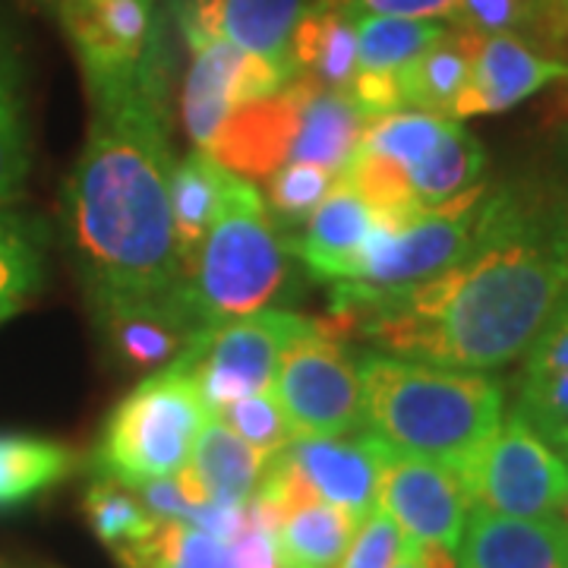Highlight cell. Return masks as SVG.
Instances as JSON below:
<instances>
[{
	"label": "cell",
	"mask_w": 568,
	"mask_h": 568,
	"mask_svg": "<svg viewBox=\"0 0 568 568\" xmlns=\"http://www.w3.org/2000/svg\"><path fill=\"white\" fill-rule=\"evenodd\" d=\"M566 291L568 205L547 190L493 186L484 227L458 263L395 291L332 282L323 320L395 357L493 373L534 345Z\"/></svg>",
	"instance_id": "1"
},
{
	"label": "cell",
	"mask_w": 568,
	"mask_h": 568,
	"mask_svg": "<svg viewBox=\"0 0 568 568\" xmlns=\"http://www.w3.org/2000/svg\"><path fill=\"white\" fill-rule=\"evenodd\" d=\"M168 54L92 95V121L61 193L67 253L89 304L168 294L181 260L171 222Z\"/></svg>",
	"instance_id": "2"
},
{
	"label": "cell",
	"mask_w": 568,
	"mask_h": 568,
	"mask_svg": "<svg viewBox=\"0 0 568 568\" xmlns=\"http://www.w3.org/2000/svg\"><path fill=\"white\" fill-rule=\"evenodd\" d=\"M364 424L402 455L465 470L506 417V386L489 373L407 361L386 351L357 357Z\"/></svg>",
	"instance_id": "3"
},
{
	"label": "cell",
	"mask_w": 568,
	"mask_h": 568,
	"mask_svg": "<svg viewBox=\"0 0 568 568\" xmlns=\"http://www.w3.org/2000/svg\"><path fill=\"white\" fill-rule=\"evenodd\" d=\"M294 263L256 183L234 178L222 212L181 263L174 297L196 328L275 310L294 294Z\"/></svg>",
	"instance_id": "4"
},
{
	"label": "cell",
	"mask_w": 568,
	"mask_h": 568,
	"mask_svg": "<svg viewBox=\"0 0 568 568\" xmlns=\"http://www.w3.org/2000/svg\"><path fill=\"white\" fill-rule=\"evenodd\" d=\"M209 417L196 383L164 366L111 407L92 452V470L123 487L178 477Z\"/></svg>",
	"instance_id": "5"
},
{
	"label": "cell",
	"mask_w": 568,
	"mask_h": 568,
	"mask_svg": "<svg viewBox=\"0 0 568 568\" xmlns=\"http://www.w3.org/2000/svg\"><path fill=\"white\" fill-rule=\"evenodd\" d=\"M272 395L294 429V439L364 429L361 364L325 320H310L284 347L272 376Z\"/></svg>",
	"instance_id": "6"
},
{
	"label": "cell",
	"mask_w": 568,
	"mask_h": 568,
	"mask_svg": "<svg viewBox=\"0 0 568 568\" xmlns=\"http://www.w3.org/2000/svg\"><path fill=\"white\" fill-rule=\"evenodd\" d=\"M306 325V316L278 306L227 323L205 325L178 354V361L168 366L186 373L200 388L209 414H215L219 407L244 395L272 388L282 351Z\"/></svg>",
	"instance_id": "7"
},
{
	"label": "cell",
	"mask_w": 568,
	"mask_h": 568,
	"mask_svg": "<svg viewBox=\"0 0 568 568\" xmlns=\"http://www.w3.org/2000/svg\"><path fill=\"white\" fill-rule=\"evenodd\" d=\"M493 186L477 183L462 196L443 205L424 209L405 227H386L376 222V231L366 244V253L351 282L373 291H395L420 284L465 256L477 241L487 219Z\"/></svg>",
	"instance_id": "8"
},
{
	"label": "cell",
	"mask_w": 568,
	"mask_h": 568,
	"mask_svg": "<svg viewBox=\"0 0 568 568\" xmlns=\"http://www.w3.org/2000/svg\"><path fill=\"white\" fill-rule=\"evenodd\" d=\"M470 503L499 515L544 518L562 511L568 499V465L534 429L525 414L511 410L470 465L462 470Z\"/></svg>",
	"instance_id": "9"
},
{
	"label": "cell",
	"mask_w": 568,
	"mask_h": 568,
	"mask_svg": "<svg viewBox=\"0 0 568 568\" xmlns=\"http://www.w3.org/2000/svg\"><path fill=\"white\" fill-rule=\"evenodd\" d=\"M51 7L77 54L89 99L133 82L168 54L155 0H54Z\"/></svg>",
	"instance_id": "10"
},
{
	"label": "cell",
	"mask_w": 568,
	"mask_h": 568,
	"mask_svg": "<svg viewBox=\"0 0 568 568\" xmlns=\"http://www.w3.org/2000/svg\"><path fill=\"white\" fill-rule=\"evenodd\" d=\"M181 32L190 44V70L181 95L183 126L200 149L215 140L219 126L237 108L268 99L294 80L291 70L263 61L231 41L205 36L193 22L181 20Z\"/></svg>",
	"instance_id": "11"
},
{
	"label": "cell",
	"mask_w": 568,
	"mask_h": 568,
	"mask_svg": "<svg viewBox=\"0 0 568 568\" xmlns=\"http://www.w3.org/2000/svg\"><path fill=\"white\" fill-rule=\"evenodd\" d=\"M376 506L402 528L405 544L458 552L474 503L458 470L392 448L379 470Z\"/></svg>",
	"instance_id": "12"
},
{
	"label": "cell",
	"mask_w": 568,
	"mask_h": 568,
	"mask_svg": "<svg viewBox=\"0 0 568 568\" xmlns=\"http://www.w3.org/2000/svg\"><path fill=\"white\" fill-rule=\"evenodd\" d=\"M386 439L373 429H357V436H316V439H291L282 455L287 465L304 477L320 503L347 508L364 521L376 508L379 470L388 458Z\"/></svg>",
	"instance_id": "13"
},
{
	"label": "cell",
	"mask_w": 568,
	"mask_h": 568,
	"mask_svg": "<svg viewBox=\"0 0 568 568\" xmlns=\"http://www.w3.org/2000/svg\"><path fill=\"white\" fill-rule=\"evenodd\" d=\"M92 306V323L123 369H162L174 364L200 332L174 291L149 297H118Z\"/></svg>",
	"instance_id": "14"
},
{
	"label": "cell",
	"mask_w": 568,
	"mask_h": 568,
	"mask_svg": "<svg viewBox=\"0 0 568 568\" xmlns=\"http://www.w3.org/2000/svg\"><path fill=\"white\" fill-rule=\"evenodd\" d=\"M556 82H568V61L540 54L521 36H480L455 121L503 114Z\"/></svg>",
	"instance_id": "15"
},
{
	"label": "cell",
	"mask_w": 568,
	"mask_h": 568,
	"mask_svg": "<svg viewBox=\"0 0 568 568\" xmlns=\"http://www.w3.org/2000/svg\"><path fill=\"white\" fill-rule=\"evenodd\" d=\"M373 231H376V212L345 178H338L325 203L310 215V222L284 237L291 256L313 278L342 282V278H354Z\"/></svg>",
	"instance_id": "16"
},
{
	"label": "cell",
	"mask_w": 568,
	"mask_h": 568,
	"mask_svg": "<svg viewBox=\"0 0 568 568\" xmlns=\"http://www.w3.org/2000/svg\"><path fill=\"white\" fill-rule=\"evenodd\" d=\"M294 80L268 99L237 108L219 126L215 140L205 145V152L244 181H268L291 159V142L297 130Z\"/></svg>",
	"instance_id": "17"
},
{
	"label": "cell",
	"mask_w": 568,
	"mask_h": 568,
	"mask_svg": "<svg viewBox=\"0 0 568 568\" xmlns=\"http://www.w3.org/2000/svg\"><path fill=\"white\" fill-rule=\"evenodd\" d=\"M462 568H568V525L556 515L521 518L474 506L458 544Z\"/></svg>",
	"instance_id": "18"
},
{
	"label": "cell",
	"mask_w": 568,
	"mask_h": 568,
	"mask_svg": "<svg viewBox=\"0 0 568 568\" xmlns=\"http://www.w3.org/2000/svg\"><path fill=\"white\" fill-rule=\"evenodd\" d=\"M310 3L313 0H186L181 20L297 77L291 61V39Z\"/></svg>",
	"instance_id": "19"
},
{
	"label": "cell",
	"mask_w": 568,
	"mask_h": 568,
	"mask_svg": "<svg viewBox=\"0 0 568 568\" xmlns=\"http://www.w3.org/2000/svg\"><path fill=\"white\" fill-rule=\"evenodd\" d=\"M515 410L552 448L568 443V291L525 351Z\"/></svg>",
	"instance_id": "20"
},
{
	"label": "cell",
	"mask_w": 568,
	"mask_h": 568,
	"mask_svg": "<svg viewBox=\"0 0 568 568\" xmlns=\"http://www.w3.org/2000/svg\"><path fill=\"white\" fill-rule=\"evenodd\" d=\"M265 465L268 455L244 443L219 417H209L193 446L190 465L178 474V484L190 503L246 506L263 480Z\"/></svg>",
	"instance_id": "21"
},
{
	"label": "cell",
	"mask_w": 568,
	"mask_h": 568,
	"mask_svg": "<svg viewBox=\"0 0 568 568\" xmlns=\"http://www.w3.org/2000/svg\"><path fill=\"white\" fill-rule=\"evenodd\" d=\"M294 89H297V130H294L287 164H320L342 178L369 123L347 92L325 89L306 77H297Z\"/></svg>",
	"instance_id": "22"
},
{
	"label": "cell",
	"mask_w": 568,
	"mask_h": 568,
	"mask_svg": "<svg viewBox=\"0 0 568 568\" xmlns=\"http://www.w3.org/2000/svg\"><path fill=\"white\" fill-rule=\"evenodd\" d=\"M357 20L345 0H313L291 39L297 77L347 92L357 73Z\"/></svg>",
	"instance_id": "23"
},
{
	"label": "cell",
	"mask_w": 568,
	"mask_h": 568,
	"mask_svg": "<svg viewBox=\"0 0 568 568\" xmlns=\"http://www.w3.org/2000/svg\"><path fill=\"white\" fill-rule=\"evenodd\" d=\"M51 224L29 209H0V323L20 316L48 278Z\"/></svg>",
	"instance_id": "24"
},
{
	"label": "cell",
	"mask_w": 568,
	"mask_h": 568,
	"mask_svg": "<svg viewBox=\"0 0 568 568\" xmlns=\"http://www.w3.org/2000/svg\"><path fill=\"white\" fill-rule=\"evenodd\" d=\"M477 41H480V36H470L465 29L448 26L443 39L436 41L433 48H426L417 61L407 63L405 70L398 73L402 77L405 108L455 121L458 99L465 95L467 80H470Z\"/></svg>",
	"instance_id": "25"
},
{
	"label": "cell",
	"mask_w": 568,
	"mask_h": 568,
	"mask_svg": "<svg viewBox=\"0 0 568 568\" xmlns=\"http://www.w3.org/2000/svg\"><path fill=\"white\" fill-rule=\"evenodd\" d=\"M234 171L219 164L205 149H196L174 162L171 171V222L178 241V260H186L222 212Z\"/></svg>",
	"instance_id": "26"
},
{
	"label": "cell",
	"mask_w": 568,
	"mask_h": 568,
	"mask_svg": "<svg viewBox=\"0 0 568 568\" xmlns=\"http://www.w3.org/2000/svg\"><path fill=\"white\" fill-rule=\"evenodd\" d=\"M77 470V452L48 436L0 433V511L20 508L63 484Z\"/></svg>",
	"instance_id": "27"
},
{
	"label": "cell",
	"mask_w": 568,
	"mask_h": 568,
	"mask_svg": "<svg viewBox=\"0 0 568 568\" xmlns=\"http://www.w3.org/2000/svg\"><path fill=\"white\" fill-rule=\"evenodd\" d=\"M361 528V518L347 508L313 503L297 508L275 530V552L282 568H335L347 544Z\"/></svg>",
	"instance_id": "28"
},
{
	"label": "cell",
	"mask_w": 568,
	"mask_h": 568,
	"mask_svg": "<svg viewBox=\"0 0 568 568\" xmlns=\"http://www.w3.org/2000/svg\"><path fill=\"white\" fill-rule=\"evenodd\" d=\"M484 168H487V149L458 121L424 162L407 171V186L414 203L420 209H433L477 186L484 178Z\"/></svg>",
	"instance_id": "29"
},
{
	"label": "cell",
	"mask_w": 568,
	"mask_h": 568,
	"mask_svg": "<svg viewBox=\"0 0 568 568\" xmlns=\"http://www.w3.org/2000/svg\"><path fill=\"white\" fill-rule=\"evenodd\" d=\"M29 121L22 95L20 54L10 32L0 26V209L10 205L29 178Z\"/></svg>",
	"instance_id": "30"
},
{
	"label": "cell",
	"mask_w": 568,
	"mask_h": 568,
	"mask_svg": "<svg viewBox=\"0 0 568 568\" xmlns=\"http://www.w3.org/2000/svg\"><path fill=\"white\" fill-rule=\"evenodd\" d=\"M121 568H234L231 547L183 521H159L136 544L114 549Z\"/></svg>",
	"instance_id": "31"
},
{
	"label": "cell",
	"mask_w": 568,
	"mask_h": 568,
	"mask_svg": "<svg viewBox=\"0 0 568 568\" xmlns=\"http://www.w3.org/2000/svg\"><path fill=\"white\" fill-rule=\"evenodd\" d=\"M448 22L410 17H361L357 20V70L402 73L426 48L443 39Z\"/></svg>",
	"instance_id": "32"
},
{
	"label": "cell",
	"mask_w": 568,
	"mask_h": 568,
	"mask_svg": "<svg viewBox=\"0 0 568 568\" xmlns=\"http://www.w3.org/2000/svg\"><path fill=\"white\" fill-rule=\"evenodd\" d=\"M458 121L439 118V114H426L414 108H402L388 118H379L366 126L364 140L357 145V152H364L376 162H386L398 171H410L424 162L426 155L446 140L448 130Z\"/></svg>",
	"instance_id": "33"
},
{
	"label": "cell",
	"mask_w": 568,
	"mask_h": 568,
	"mask_svg": "<svg viewBox=\"0 0 568 568\" xmlns=\"http://www.w3.org/2000/svg\"><path fill=\"white\" fill-rule=\"evenodd\" d=\"M82 508H85V518L95 530V537L111 549L136 544L159 528V518L145 508L136 489L123 487L118 480L99 477L85 493Z\"/></svg>",
	"instance_id": "34"
},
{
	"label": "cell",
	"mask_w": 568,
	"mask_h": 568,
	"mask_svg": "<svg viewBox=\"0 0 568 568\" xmlns=\"http://www.w3.org/2000/svg\"><path fill=\"white\" fill-rule=\"evenodd\" d=\"M335 183H338V174L325 171L320 164H284L265 181L268 215L275 219V224L282 227L284 234H294L325 203V196L332 193Z\"/></svg>",
	"instance_id": "35"
},
{
	"label": "cell",
	"mask_w": 568,
	"mask_h": 568,
	"mask_svg": "<svg viewBox=\"0 0 568 568\" xmlns=\"http://www.w3.org/2000/svg\"><path fill=\"white\" fill-rule=\"evenodd\" d=\"M212 417H219L222 424H227L244 443H250L253 448H260L263 455H278L284 446H291L294 439V429L284 417L282 405L275 402L272 388L265 392H253V395H244L231 405L219 407Z\"/></svg>",
	"instance_id": "36"
},
{
	"label": "cell",
	"mask_w": 568,
	"mask_h": 568,
	"mask_svg": "<svg viewBox=\"0 0 568 568\" xmlns=\"http://www.w3.org/2000/svg\"><path fill=\"white\" fill-rule=\"evenodd\" d=\"M534 7L537 0H458L446 22L470 36H525Z\"/></svg>",
	"instance_id": "37"
},
{
	"label": "cell",
	"mask_w": 568,
	"mask_h": 568,
	"mask_svg": "<svg viewBox=\"0 0 568 568\" xmlns=\"http://www.w3.org/2000/svg\"><path fill=\"white\" fill-rule=\"evenodd\" d=\"M402 549H405V534L376 506L361 521L354 540L347 544L345 556L335 568H392Z\"/></svg>",
	"instance_id": "38"
},
{
	"label": "cell",
	"mask_w": 568,
	"mask_h": 568,
	"mask_svg": "<svg viewBox=\"0 0 568 568\" xmlns=\"http://www.w3.org/2000/svg\"><path fill=\"white\" fill-rule=\"evenodd\" d=\"M347 95L357 104V111L364 114L366 123L388 118V114L405 108L402 77L386 73V70H357L351 85H347Z\"/></svg>",
	"instance_id": "39"
},
{
	"label": "cell",
	"mask_w": 568,
	"mask_h": 568,
	"mask_svg": "<svg viewBox=\"0 0 568 568\" xmlns=\"http://www.w3.org/2000/svg\"><path fill=\"white\" fill-rule=\"evenodd\" d=\"M521 39L547 58L568 61V0H537Z\"/></svg>",
	"instance_id": "40"
},
{
	"label": "cell",
	"mask_w": 568,
	"mask_h": 568,
	"mask_svg": "<svg viewBox=\"0 0 568 568\" xmlns=\"http://www.w3.org/2000/svg\"><path fill=\"white\" fill-rule=\"evenodd\" d=\"M357 17H410V20H448L458 0H345Z\"/></svg>",
	"instance_id": "41"
},
{
	"label": "cell",
	"mask_w": 568,
	"mask_h": 568,
	"mask_svg": "<svg viewBox=\"0 0 568 568\" xmlns=\"http://www.w3.org/2000/svg\"><path fill=\"white\" fill-rule=\"evenodd\" d=\"M231 559H234V568H282L278 552H275V537L265 534L250 518V511H246V528L231 544Z\"/></svg>",
	"instance_id": "42"
},
{
	"label": "cell",
	"mask_w": 568,
	"mask_h": 568,
	"mask_svg": "<svg viewBox=\"0 0 568 568\" xmlns=\"http://www.w3.org/2000/svg\"><path fill=\"white\" fill-rule=\"evenodd\" d=\"M392 568H424V562H420V552H417V547L414 544H405V549H402V556L395 559V566Z\"/></svg>",
	"instance_id": "43"
},
{
	"label": "cell",
	"mask_w": 568,
	"mask_h": 568,
	"mask_svg": "<svg viewBox=\"0 0 568 568\" xmlns=\"http://www.w3.org/2000/svg\"><path fill=\"white\" fill-rule=\"evenodd\" d=\"M559 455H562V462L568 465V443H562V446H559Z\"/></svg>",
	"instance_id": "44"
},
{
	"label": "cell",
	"mask_w": 568,
	"mask_h": 568,
	"mask_svg": "<svg viewBox=\"0 0 568 568\" xmlns=\"http://www.w3.org/2000/svg\"><path fill=\"white\" fill-rule=\"evenodd\" d=\"M562 521L568 525V499H566V506H562Z\"/></svg>",
	"instance_id": "45"
},
{
	"label": "cell",
	"mask_w": 568,
	"mask_h": 568,
	"mask_svg": "<svg viewBox=\"0 0 568 568\" xmlns=\"http://www.w3.org/2000/svg\"><path fill=\"white\" fill-rule=\"evenodd\" d=\"M44 3H54V0H44Z\"/></svg>",
	"instance_id": "46"
}]
</instances>
